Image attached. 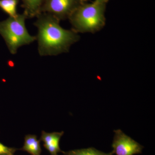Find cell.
<instances>
[{
	"label": "cell",
	"mask_w": 155,
	"mask_h": 155,
	"mask_svg": "<svg viewBox=\"0 0 155 155\" xmlns=\"http://www.w3.org/2000/svg\"><path fill=\"white\" fill-rule=\"evenodd\" d=\"M34 25L38 32L36 40L40 55L56 56L69 51L72 45L80 39L78 34L73 30L63 28L60 20L48 14L41 13L37 17Z\"/></svg>",
	"instance_id": "cell-1"
},
{
	"label": "cell",
	"mask_w": 155,
	"mask_h": 155,
	"mask_svg": "<svg viewBox=\"0 0 155 155\" xmlns=\"http://www.w3.org/2000/svg\"><path fill=\"white\" fill-rule=\"evenodd\" d=\"M21 150L31 155H40L41 152L40 140L36 135L28 134L25 136L24 144Z\"/></svg>",
	"instance_id": "cell-8"
},
{
	"label": "cell",
	"mask_w": 155,
	"mask_h": 155,
	"mask_svg": "<svg viewBox=\"0 0 155 155\" xmlns=\"http://www.w3.org/2000/svg\"><path fill=\"white\" fill-rule=\"evenodd\" d=\"M24 14L27 18L37 17L41 13V9L45 0H21Z\"/></svg>",
	"instance_id": "cell-7"
},
{
	"label": "cell",
	"mask_w": 155,
	"mask_h": 155,
	"mask_svg": "<svg viewBox=\"0 0 155 155\" xmlns=\"http://www.w3.org/2000/svg\"><path fill=\"white\" fill-rule=\"evenodd\" d=\"M78 0H45L41 9V13L51 14L59 20L69 19L81 4Z\"/></svg>",
	"instance_id": "cell-4"
},
{
	"label": "cell",
	"mask_w": 155,
	"mask_h": 155,
	"mask_svg": "<svg viewBox=\"0 0 155 155\" xmlns=\"http://www.w3.org/2000/svg\"><path fill=\"white\" fill-rule=\"evenodd\" d=\"M19 0H0V8L10 17H16Z\"/></svg>",
	"instance_id": "cell-9"
},
{
	"label": "cell",
	"mask_w": 155,
	"mask_h": 155,
	"mask_svg": "<svg viewBox=\"0 0 155 155\" xmlns=\"http://www.w3.org/2000/svg\"><path fill=\"white\" fill-rule=\"evenodd\" d=\"M106 4L95 0L82 3L69 18L72 30L78 33H95L106 25Z\"/></svg>",
	"instance_id": "cell-2"
},
{
	"label": "cell",
	"mask_w": 155,
	"mask_h": 155,
	"mask_svg": "<svg viewBox=\"0 0 155 155\" xmlns=\"http://www.w3.org/2000/svg\"><path fill=\"white\" fill-rule=\"evenodd\" d=\"M112 147L116 155H134L141 153L143 147L125 134L122 130H115Z\"/></svg>",
	"instance_id": "cell-5"
},
{
	"label": "cell",
	"mask_w": 155,
	"mask_h": 155,
	"mask_svg": "<svg viewBox=\"0 0 155 155\" xmlns=\"http://www.w3.org/2000/svg\"><path fill=\"white\" fill-rule=\"evenodd\" d=\"M27 17L24 13L0 22V35L5 41L9 51L12 54H17L18 49L36 40V36L28 33L25 26Z\"/></svg>",
	"instance_id": "cell-3"
},
{
	"label": "cell",
	"mask_w": 155,
	"mask_h": 155,
	"mask_svg": "<svg viewBox=\"0 0 155 155\" xmlns=\"http://www.w3.org/2000/svg\"><path fill=\"white\" fill-rule=\"evenodd\" d=\"M64 155H113V152L105 153L97 150L94 148L90 147L86 149H81L72 150L66 152H63Z\"/></svg>",
	"instance_id": "cell-10"
},
{
	"label": "cell",
	"mask_w": 155,
	"mask_h": 155,
	"mask_svg": "<svg viewBox=\"0 0 155 155\" xmlns=\"http://www.w3.org/2000/svg\"><path fill=\"white\" fill-rule=\"evenodd\" d=\"M96 1L101 2L105 3V4H107V2L109 0H96Z\"/></svg>",
	"instance_id": "cell-12"
},
{
	"label": "cell",
	"mask_w": 155,
	"mask_h": 155,
	"mask_svg": "<svg viewBox=\"0 0 155 155\" xmlns=\"http://www.w3.org/2000/svg\"><path fill=\"white\" fill-rule=\"evenodd\" d=\"M81 3H84L87 2L88 0H78Z\"/></svg>",
	"instance_id": "cell-13"
},
{
	"label": "cell",
	"mask_w": 155,
	"mask_h": 155,
	"mask_svg": "<svg viewBox=\"0 0 155 155\" xmlns=\"http://www.w3.org/2000/svg\"><path fill=\"white\" fill-rule=\"evenodd\" d=\"M17 149L9 147L0 142V155H15Z\"/></svg>",
	"instance_id": "cell-11"
},
{
	"label": "cell",
	"mask_w": 155,
	"mask_h": 155,
	"mask_svg": "<svg viewBox=\"0 0 155 155\" xmlns=\"http://www.w3.org/2000/svg\"><path fill=\"white\" fill-rule=\"evenodd\" d=\"M5 155V154H2V155Z\"/></svg>",
	"instance_id": "cell-14"
},
{
	"label": "cell",
	"mask_w": 155,
	"mask_h": 155,
	"mask_svg": "<svg viewBox=\"0 0 155 155\" xmlns=\"http://www.w3.org/2000/svg\"><path fill=\"white\" fill-rule=\"evenodd\" d=\"M64 134V131L52 133L42 131L41 140L43 142L45 147L51 155H58L59 153L64 152L60 147V140Z\"/></svg>",
	"instance_id": "cell-6"
}]
</instances>
